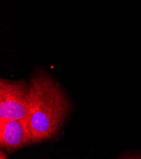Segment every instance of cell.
<instances>
[{
  "label": "cell",
  "mask_w": 141,
  "mask_h": 159,
  "mask_svg": "<svg viewBox=\"0 0 141 159\" xmlns=\"http://www.w3.org/2000/svg\"><path fill=\"white\" fill-rule=\"evenodd\" d=\"M29 91L25 119L34 143L50 139L58 132L68 113L69 103L59 85L41 69L30 77Z\"/></svg>",
  "instance_id": "obj_1"
},
{
  "label": "cell",
  "mask_w": 141,
  "mask_h": 159,
  "mask_svg": "<svg viewBox=\"0 0 141 159\" xmlns=\"http://www.w3.org/2000/svg\"><path fill=\"white\" fill-rule=\"evenodd\" d=\"M29 86L25 80L0 81V120L19 119L27 116Z\"/></svg>",
  "instance_id": "obj_2"
},
{
  "label": "cell",
  "mask_w": 141,
  "mask_h": 159,
  "mask_svg": "<svg viewBox=\"0 0 141 159\" xmlns=\"http://www.w3.org/2000/svg\"><path fill=\"white\" fill-rule=\"evenodd\" d=\"M31 143V136L25 118L0 120V144L13 152Z\"/></svg>",
  "instance_id": "obj_3"
}]
</instances>
